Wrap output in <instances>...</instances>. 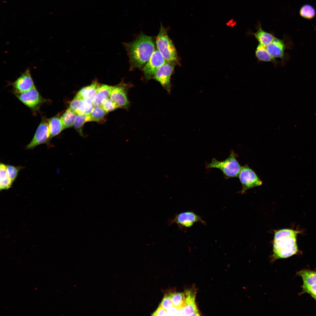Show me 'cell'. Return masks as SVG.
<instances>
[{
  "mask_svg": "<svg viewBox=\"0 0 316 316\" xmlns=\"http://www.w3.org/2000/svg\"><path fill=\"white\" fill-rule=\"evenodd\" d=\"M297 274L302 277L303 286H310L316 284V271L302 269L297 272Z\"/></svg>",
  "mask_w": 316,
  "mask_h": 316,
  "instance_id": "ffe728a7",
  "label": "cell"
},
{
  "mask_svg": "<svg viewBox=\"0 0 316 316\" xmlns=\"http://www.w3.org/2000/svg\"><path fill=\"white\" fill-rule=\"evenodd\" d=\"M130 83H126L123 81L113 86L109 97L119 108L128 109L130 105L128 96V92L132 86Z\"/></svg>",
  "mask_w": 316,
  "mask_h": 316,
  "instance_id": "8992f818",
  "label": "cell"
},
{
  "mask_svg": "<svg viewBox=\"0 0 316 316\" xmlns=\"http://www.w3.org/2000/svg\"><path fill=\"white\" fill-rule=\"evenodd\" d=\"M48 121L51 139L59 134L65 128L59 114L49 119Z\"/></svg>",
  "mask_w": 316,
  "mask_h": 316,
  "instance_id": "2e32d148",
  "label": "cell"
},
{
  "mask_svg": "<svg viewBox=\"0 0 316 316\" xmlns=\"http://www.w3.org/2000/svg\"><path fill=\"white\" fill-rule=\"evenodd\" d=\"M89 121H90V114L88 115L77 114L73 126L75 129L81 136H84L83 133V128L84 124L85 123Z\"/></svg>",
  "mask_w": 316,
  "mask_h": 316,
  "instance_id": "603a6c76",
  "label": "cell"
},
{
  "mask_svg": "<svg viewBox=\"0 0 316 316\" xmlns=\"http://www.w3.org/2000/svg\"><path fill=\"white\" fill-rule=\"evenodd\" d=\"M176 64L166 62L156 71L153 78L160 83L163 88L170 93L171 89V77Z\"/></svg>",
  "mask_w": 316,
  "mask_h": 316,
  "instance_id": "30bf717a",
  "label": "cell"
},
{
  "mask_svg": "<svg viewBox=\"0 0 316 316\" xmlns=\"http://www.w3.org/2000/svg\"><path fill=\"white\" fill-rule=\"evenodd\" d=\"M302 288L304 292L310 294L312 298L316 296V284L310 286L302 285Z\"/></svg>",
  "mask_w": 316,
  "mask_h": 316,
  "instance_id": "4dcf8cb0",
  "label": "cell"
},
{
  "mask_svg": "<svg viewBox=\"0 0 316 316\" xmlns=\"http://www.w3.org/2000/svg\"><path fill=\"white\" fill-rule=\"evenodd\" d=\"M23 168L24 167L22 166H16L9 164L6 165L8 175L13 183L16 179L19 171Z\"/></svg>",
  "mask_w": 316,
  "mask_h": 316,
  "instance_id": "4316f807",
  "label": "cell"
},
{
  "mask_svg": "<svg viewBox=\"0 0 316 316\" xmlns=\"http://www.w3.org/2000/svg\"><path fill=\"white\" fill-rule=\"evenodd\" d=\"M257 31L253 32L250 31L248 33L254 36L259 43V44L266 47L271 43L275 37L272 33L264 30L261 27L260 21H258L256 25Z\"/></svg>",
  "mask_w": 316,
  "mask_h": 316,
  "instance_id": "4fadbf2b",
  "label": "cell"
},
{
  "mask_svg": "<svg viewBox=\"0 0 316 316\" xmlns=\"http://www.w3.org/2000/svg\"><path fill=\"white\" fill-rule=\"evenodd\" d=\"M313 298L316 300V296L313 297Z\"/></svg>",
  "mask_w": 316,
  "mask_h": 316,
  "instance_id": "836d02e7",
  "label": "cell"
},
{
  "mask_svg": "<svg viewBox=\"0 0 316 316\" xmlns=\"http://www.w3.org/2000/svg\"><path fill=\"white\" fill-rule=\"evenodd\" d=\"M255 55L259 61L276 63L275 58L269 53L265 47L260 44L257 45L255 49Z\"/></svg>",
  "mask_w": 316,
  "mask_h": 316,
  "instance_id": "d6986e66",
  "label": "cell"
},
{
  "mask_svg": "<svg viewBox=\"0 0 316 316\" xmlns=\"http://www.w3.org/2000/svg\"><path fill=\"white\" fill-rule=\"evenodd\" d=\"M168 28L160 24L159 32L156 38L157 49L162 55L166 62L178 64L179 59L174 45L168 35Z\"/></svg>",
  "mask_w": 316,
  "mask_h": 316,
  "instance_id": "3957f363",
  "label": "cell"
},
{
  "mask_svg": "<svg viewBox=\"0 0 316 316\" xmlns=\"http://www.w3.org/2000/svg\"><path fill=\"white\" fill-rule=\"evenodd\" d=\"M164 58L157 50H155L149 61L142 69L147 80L153 79L157 70L166 62Z\"/></svg>",
  "mask_w": 316,
  "mask_h": 316,
  "instance_id": "8fae6325",
  "label": "cell"
},
{
  "mask_svg": "<svg viewBox=\"0 0 316 316\" xmlns=\"http://www.w3.org/2000/svg\"><path fill=\"white\" fill-rule=\"evenodd\" d=\"M152 315L153 316H167L168 315H167L166 310L159 306Z\"/></svg>",
  "mask_w": 316,
  "mask_h": 316,
  "instance_id": "1f68e13d",
  "label": "cell"
},
{
  "mask_svg": "<svg viewBox=\"0 0 316 316\" xmlns=\"http://www.w3.org/2000/svg\"><path fill=\"white\" fill-rule=\"evenodd\" d=\"M173 306L178 310L184 308L186 305L184 293H174L170 294Z\"/></svg>",
  "mask_w": 316,
  "mask_h": 316,
  "instance_id": "cb8c5ba5",
  "label": "cell"
},
{
  "mask_svg": "<svg viewBox=\"0 0 316 316\" xmlns=\"http://www.w3.org/2000/svg\"><path fill=\"white\" fill-rule=\"evenodd\" d=\"M9 84L12 86L14 94L24 92L35 87L30 68H28L15 81Z\"/></svg>",
  "mask_w": 316,
  "mask_h": 316,
  "instance_id": "7c38bea8",
  "label": "cell"
},
{
  "mask_svg": "<svg viewBox=\"0 0 316 316\" xmlns=\"http://www.w3.org/2000/svg\"><path fill=\"white\" fill-rule=\"evenodd\" d=\"M77 114L68 108L61 115L65 129L71 128L73 125Z\"/></svg>",
  "mask_w": 316,
  "mask_h": 316,
  "instance_id": "7402d4cb",
  "label": "cell"
},
{
  "mask_svg": "<svg viewBox=\"0 0 316 316\" xmlns=\"http://www.w3.org/2000/svg\"><path fill=\"white\" fill-rule=\"evenodd\" d=\"M177 310H178L174 306L166 310L168 315H175V314H177Z\"/></svg>",
  "mask_w": 316,
  "mask_h": 316,
  "instance_id": "d6a6232c",
  "label": "cell"
},
{
  "mask_svg": "<svg viewBox=\"0 0 316 316\" xmlns=\"http://www.w3.org/2000/svg\"><path fill=\"white\" fill-rule=\"evenodd\" d=\"M159 306L166 310L173 306L170 294H166L164 295Z\"/></svg>",
  "mask_w": 316,
  "mask_h": 316,
  "instance_id": "f1b7e54d",
  "label": "cell"
},
{
  "mask_svg": "<svg viewBox=\"0 0 316 316\" xmlns=\"http://www.w3.org/2000/svg\"><path fill=\"white\" fill-rule=\"evenodd\" d=\"M300 16L304 18L310 19L313 18L315 16L316 12L314 8L309 4L303 6L300 11Z\"/></svg>",
  "mask_w": 316,
  "mask_h": 316,
  "instance_id": "484cf974",
  "label": "cell"
},
{
  "mask_svg": "<svg viewBox=\"0 0 316 316\" xmlns=\"http://www.w3.org/2000/svg\"><path fill=\"white\" fill-rule=\"evenodd\" d=\"M200 222L205 225L206 222L201 217L192 211H187L180 213L168 220L169 226L176 223L181 229L191 227L196 222Z\"/></svg>",
  "mask_w": 316,
  "mask_h": 316,
  "instance_id": "9c48e42d",
  "label": "cell"
},
{
  "mask_svg": "<svg viewBox=\"0 0 316 316\" xmlns=\"http://www.w3.org/2000/svg\"><path fill=\"white\" fill-rule=\"evenodd\" d=\"M237 154L233 151L231 152L228 157L223 161L213 158L207 164V169L215 168L220 169L226 179L238 177L242 167L236 159Z\"/></svg>",
  "mask_w": 316,
  "mask_h": 316,
  "instance_id": "277c9868",
  "label": "cell"
},
{
  "mask_svg": "<svg viewBox=\"0 0 316 316\" xmlns=\"http://www.w3.org/2000/svg\"><path fill=\"white\" fill-rule=\"evenodd\" d=\"M25 105L30 108L34 114L39 112L41 107L50 102L43 98L35 87L24 92L14 94Z\"/></svg>",
  "mask_w": 316,
  "mask_h": 316,
  "instance_id": "5b68a950",
  "label": "cell"
},
{
  "mask_svg": "<svg viewBox=\"0 0 316 316\" xmlns=\"http://www.w3.org/2000/svg\"><path fill=\"white\" fill-rule=\"evenodd\" d=\"M112 87L113 86L101 84L100 85L92 100L94 107L101 106L103 101L109 97Z\"/></svg>",
  "mask_w": 316,
  "mask_h": 316,
  "instance_id": "9a60e30c",
  "label": "cell"
},
{
  "mask_svg": "<svg viewBox=\"0 0 316 316\" xmlns=\"http://www.w3.org/2000/svg\"><path fill=\"white\" fill-rule=\"evenodd\" d=\"M107 113L101 106L94 107L90 114V121L103 123L105 122Z\"/></svg>",
  "mask_w": 316,
  "mask_h": 316,
  "instance_id": "44dd1931",
  "label": "cell"
},
{
  "mask_svg": "<svg viewBox=\"0 0 316 316\" xmlns=\"http://www.w3.org/2000/svg\"><path fill=\"white\" fill-rule=\"evenodd\" d=\"M297 231L289 229H283L274 233L273 243L274 259L286 258L298 251L296 237Z\"/></svg>",
  "mask_w": 316,
  "mask_h": 316,
  "instance_id": "7a4b0ae2",
  "label": "cell"
},
{
  "mask_svg": "<svg viewBox=\"0 0 316 316\" xmlns=\"http://www.w3.org/2000/svg\"><path fill=\"white\" fill-rule=\"evenodd\" d=\"M94 107L92 100L90 99H83L75 113L82 115L90 114Z\"/></svg>",
  "mask_w": 316,
  "mask_h": 316,
  "instance_id": "d4e9b609",
  "label": "cell"
},
{
  "mask_svg": "<svg viewBox=\"0 0 316 316\" xmlns=\"http://www.w3.org/2000/svg\"><path fill=\"white\" fill-rule=\"evenodd\" d=\"M266 47L269 53L275 58H284L285 44L283 40L276 37L273 41Z\"/></svg>",
  "mask_w": 316,
  "mask_h": 316,
  "instance_id": "5bb4252c",
  "label": "cell"
},
{
  "mask_svg": "<svg viewBox=\"0 0 316 316\" xmlns=\"http://www.w3.org/2000/svg\"><path fill=\"white\" fill-rule=\"evenodd\" d=\"M48 119L42 116L33 138L25 147L26 150H32L42 144H49L51 140Z\"/></svg>",
  "mask_w": 316,
  "mask_h": 316,
  "instance_id": "52a82bcc",
  "label": "cell"
},
{
  "mask_svg": "<svg viewBox=\"0 0 316 316\" xmlns=\"http://www.w3.org/2000/svg\"><path fill=\"white\" fill-rule=\"evenodd\" d=\"M83 100V99L76 95L71 102L69 108L75 113Z\"/></svg>",
  "mask_w": 316,
  "mask_h": 316,
  "instance_id": "f546056e",
  "label": "cell"
},
{
  "mask_svg": "<svg viewBox=\"0 0 316 316\" xmlns=\"http://www.w3.org/2000/svg\"><path fill=\"white\" fill-rule=\"evenodd\" d=\"M101 107L107 113L113 111L119 108L118 106L110 97L103 101Z\"/></svg>",
  "mask_w": 316,
  "mask_h": 316,
  "instance_id": "83f0119b",
  "label": "cell"
},
{
  "mask_svg": "<svg viewBox=\"0 0 316 316\" xmlns=\"http://www.w3.org/2000/svg\"><path fill=\"white\" fill-rule=\"evenodd\" d=\"M13 182L9 178L7 173L6 165L0 164V190H8L12 186Z\"/></svg>",
  "mask_w": 316,
  "mask_h": 316,
  "instance_id": "ac0fdd59",
  "label": "cell"
},
{
  "mask_svg": "<svg viewBox=\"0 0 316 316\" xmlns=\"http://www.w3.org/2000/svg\"><path fill=\"white\" fill-rule=\"evenodd\" d=\"M101 85L97 80H95L90 85L82 88L76 95L83 99H90L92 100Z\"/></svg>",
  "mask_w": 316,
  "mask_h": 316,
  "instance_id": "e0dca14e",
  "label": "cell"
},
{
  "mask_svg": "<svg viewBox=\"0 0 316 316\" xmlns=\"http://www.w3.org/2000/svg\"><path fill=\"white\" fill-rule=\"evenodd\" d=\"M238 177L242 185V193L250 189L260 186L262 183L254 171L247 164L242 167Z\"/></svg>",
  "mask_w": 316,
  "mask_h": 316,
  "instance_id": "ba28073f",
  "label": "cell"
},
{
  "mask_svg": "<svg viewBox=\"0 0 316 316\" xmlns=\"http://www.w3.org/2000/svg\"><path fill=\"white\" fill-rule=\"evenodd\" d=\"M123 44L129 58L131 71L142 69L155 50L153 37L142 32L133 41Z\"/></svg>",
  "mask_w": 316,
  "mask_h": 316,
  "instance_id": "6da1fadb",
  "label": "cell"
}]
</instances>
